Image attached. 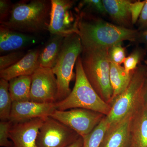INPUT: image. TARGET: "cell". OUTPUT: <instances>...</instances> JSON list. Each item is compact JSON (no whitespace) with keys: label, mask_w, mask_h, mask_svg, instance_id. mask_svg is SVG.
Returning a JSON list of instances; mask_svg holds the SVG:
<instances>
[{"label":"cell","mask_w":147,"mask_h":147,"mask_svg":"<svg viewBox=\"0 0 147 147\" xmlns=\"http://www.w3.org/2000/svg\"><path fill=\"white\" fill-rule=\"evenodd\" d=\"M78 11L77 34L81 38L83 49L110 48L125 40L137 42L138 30L119 26L92 13Z\"/></svg>","instance_id":"1"},{"label":"cell","mask_w":147,"mask_h":147,"mask_svg":"<svg viewBox=\"0 0 147 147\" xmlns=\"http://www.w3.org/2000/svg\"><path fill=\"white\" fill-rule=\"evenodd\" d=\"M51 9V1H21L13 5L8 18L1 25L28 34L48 31Z\"/></svg>","instance_id":"2"},{"label":"cell","mask_w":147,"mask_h":147,"mask_svg":"<svg viewBox=\"0 0 147 147\" xmlns=\"http://www.w3.org/2000/svg\"><path fill=\"white\" fill-rule=\"evenodd\" d=\"M109 48L83 49L81 57L88 81L99 96L110 105L113 90L110 78Z\"/></svg>","instance_id":"3"},{"label":"cell","mask_w":147,"mask_h":147,"mask_svg":"<svg viewBox=\"0 0 147 147\" xmlns=\"http://www.w3.org/2000/svg\"><path fill=\"white\" fill-rule=\"evenodd\" d=\"M75 68V82L73 89L64 99L55 102L56 110L65 111L82 108L108 115L111 106L99 96L88 81L82 66L81 55L76 61Z\"/></svg>","instance_id":"4"},{"label":"cell","mask_w":147,"mask_h":147,"mask_svg":"<svg viewBox=\"0 0 147 147\" xmlns=\"http://www.w3.org/2000/svg\"><path fill=\"white\" fill-rule=\"evenodd\" d=\"M81 38L77 34L65 37L56 65L52 69L58 84L57 101H61L69 94L70 82L76 76L74 68L83 51Z\"/></svg>","instance_id":"5"},{"label":"cell","mask_w":147,"mask_h":147,"mask_svg":"<svg viewBox=\"0 0 147 147\" xmlns=\"http://www.w3.org/2000/svg\"><path fill=\"white\" fill-rule=\"evenodd\" d=\"M147 76V67L141 64L133 72L126 88L111 104L110 113L106 116L110 124L132 113L143 102Z\"/></svg>","instance_id":"6"},{"label":"cell","mask_w":147,"mask_h":147,"mask_svg":"<svg viewBox=\"0 0 147 147\" xmlns=\"http://www.w3.org/2000/svg\"><path fill=\"white\" fill-rule=\"evenodd\" d=\"M51 9L48 31L51 35H58L65 37L78 34L79 11H73L75 1L51 0Z\"/></svg>","instance_id":"7"},{"label":"cell","mask_w":147,"mask_h":147,"mask_svg":"<svg viewBox=\"0 0 147 147\" xmlns=\"http://www.w3.org/2000/svg\"><path fill=\"white\" fill-rule=\"evenodd\" d=\"M105 115L92 110L75 108L61 111L55 110L50 117L68 127L79 136H86L99 124Z\"/></svg>","instance_id":"8"},{"label":"cell","mask_w":147,"mask_h":147,"mask_svg":"<svg viewBox=\"0 0 147 147\" xmlns=\"http://www.w3.org/2000/svg\"><path fill=\"white\" fill-rule=\"evenodd\" d=\"M80 137L73 129L49 116L39 129L36 147H69Z\"/></svg>","instance_id":"9"},{"label":"cell","mask_w":147,"mask_h":147,"mask_svg":"<svg viewBox=\"0 0 147 147\" xmlns=\"http://www.w3.org/2000/svg\"><path fill=\"white\" fill-rule=\"evenodd\" d=\"M31 78L30 101L40 103L57 102V82L52 69L39 67Z\"/></svg>","instance_id":"10"},{"label":"cell","mask_w":147,"mask_h":147,"mask_svg":"<svg viewBox=\"0 0 147 147\" xmlns=\"http://www.w3.org/2000/svg\"><path fill=\"white\" fill-rule=\"evenodd\" d=\"M55 103H40L30 100L13 102L9 121L18 123L47 117L56 110Z\"/></svg>","instance_id":"11"},{"label":"cell","mask_w":147,"mask_h":147,"mask_svg":"<svg viewBox=\"0 0 147 147\" xmlns=\"http://www.w3.org/2000/svg\"><path fill=\"white\" fill-rule=\"evenodd\" d=\"M45 118L12 123L9 131V139L12 147H36V140L39 129Z\"/></svg>","instance_id":"12"},{"label":"cell","mask_w":147,"mask_h":147,"mask_svg":"<svg viewBox=\"0 0 147 147\" xmlns=\"http://www.w3.org/2000/svg\"><path fill=\"white\" fill-rule=\"evenodd\" d=\"M37 41V38L34 35L16 31L0 25V53L1 55L23 50L34 45Z\"/></svg>","instance_id":"13"},{"label":"cell","mask_w":147,"mask_h":147,"mask_svg":"<svg viewBox=\"0 0 147 147\" xmlns=\"http://www.w3.org/2000/svg\"><path fill=\"white\" fill-rule=\"evenodd\" d=\"M131 114L110 124L99 147H129V129Z\"/></svg>","instance_id":"14"},{"label":"cell","mask_w":147,"mask_h":147,"mask_svg":"<svg viewBox=\"0 0 147 147\" xmlns=\"http://www.w3.org/2000/svg\"><path fill=\"white\" fill-rule=\"evenodd\" d=\"M129 147H147V108L144 99L131 114Z\"/></svg>","instance_id":"15"},{"label":"cell","mask_w":147,"mask_h":147,"mask_svg":"<svg viewBox=\"0 0 147 147\" xmlns=\"http://www.w3.org/2000/svg\"><path fill=\"white\" fill-rule=\"evenodd\" d=\"M39 52L40 50L37 49L29 50L17 63L0 71L1 79L9 82L18 76H31L39 67L38 62Z\"/></svg>","instance_id":"16"},{"label":"cell","mask_w":147,"mask_h":147,"mask_svg":"<svg viewBox=\"0 0 147 147\" xmlns=\"http://www.w3.org/2000/svg\"><path fill=\"white\" fill-rule=\"evenodd\" d=\"M107 14L109 15L116 25L132 29L130 0H102Z\"/></svg>","instance_id":"17"},{"label":"cell","mask_w":147,"mask_h":147,"mask_svg":"<svg viewBox=\"0 0 147 147\" xmlns=\"http://www.w3.org/2000/svg\"><path fill=\"white\" fill-rule=\"evenodd\" d=\"M64 37L51 35L44 47L40 50L38 58L39 67L53 69L55 67L60 53Z\"/></svg>","instance_id":"18"},{"label":"cell","mask_w":147,"mask_h":147,"mask_svg":"<svg viewBox=\"0 0 147 147\" xmlns=\"http://www.w3.org/2000/svg\"><path fill=\"white\" fill-rule=\"evenodd\" d=\"M134 71L128 73L124 67L111 62L110 78L113 90L111 105L116 98L121 94L128 86Z\"/></svg>","instance_id":"19"},{"label":"cell","mask_w":147,"mask_h":147,"mask_svg":"<svg viewBox=\"0 0 147 147\" xmlns=\"http://www.w3.org/2000/svg\"><path fill=\"white\" fill-rule=\"evenodd\" d=\"M31 76H22L9 81V90L13 102L30 100Z\"/></svg>","instance_id":"20"},{"label":"cell","mask_w":147,"mask_h":147,"mask_svg":"<svg viewBox=\"0 0 147 147\" xmlns=\"http://www.w3.org/2000/svg\"><path fill=\"white\" fill-rule=\"evenodd\" d=\"M13 101L9 90V82L0 80V119L8 121L10 116Z\"/></svg>","instance_id":"21"},{"label":"cell","mask_w":147,"mask_h":147,"mask_svg":"<svg viewBox=\"0 0 147 147\" xmlns=\"http://www.w3.org/2000/svg\"><path fill=\"white\" fill-rule=\"evenodd\" d=\"M110 125L106 116H105L99 124L90 134L82 137V147H99L103 136Z\"/></svg>","instance_id":"22"},{"label":"cell","mask_w":147,"mask_h":147,"mask_svg":"<svg viewBox=\"0 0 147 147\" xmlns=\"http://www.w3.org/2000/svg\"><path fill=\"white\" fill-rule=\"evenodd\" d=\"M146 50L141 47H136L124 62V67L128 73L134 71L144 58Z\"/></svg>","instance_id":"23"},{"label":"cell","mask_w":147,"mask_h":147,"mask_svg":"<svg viewBox=\"0 0 147 147\" xmlns=\"http://www.w3.org/2000/svg\"><path fill=\"white\" fill-rule=\"evenodd\" d=\"M78 9L87 13L96 12L103 15H107L105 7L101 0H83L79 3Z\"/></svg>","instance_id":"24"},{"label":"cell","mask_w":147,"mask_h":147,"mask_svg":"<svg viewBox=\"0 0 147 147\" xmlns=\"http://www.w3.org/2000/svg\"><path fill=\"white\" fill-rule=\"evenodd\" d=\"M26 53L23 50L11 52L0 57V71L6 69L21 60Z\"/></svg>","instance_id":"25"},{"label":"cell","mask_w":147,"mask_h":147,"mask_svg":"<svg viewBox=\"0 0 147 147\" xmlns=\"http://www.w3.org/2000/svg\"><path fill=\"white\" fill-rule=\"evenodd\" d=\"M122 42H119L112 45L109 50L110 61L121 65L126 58L125 48L122 45Z\"/></svg>","instance_id":"26"},{"label":"cell","mask_w":147,"mask_h":147,"mask_svg":"<svg viewBox=\"0 0 147 147\" xmlns=\"http://www.w3.org/2000/svg\"><path fill=\"white\" fill-rule=\"evenodd\" d=\"M12 123L9 121L0 122V146L12 147L13 144L9 139V131Z\"/></svg>","instance_id":"27"},{"label":"cell","mask_w":147,"mask_h":147,"mask_svg":"<svg viewBox=\"0 0 147 147\" xmlns=\"http://www.w3.org/2000/svg\"><path fill=\"white\" fill-rule=\"evenodd\" d=\"M145 2L146 1H138L132 2L130 4L129 9L132 25H134L138 22Z\"/></svg>","instance_id":"28"},{"label":"cell","mask_w":147,"mask_h":147,"mask_svg":"<svg viewBox=\"0 0 147 147\" xmlns=\"http://www.w3.org/2000/svg\"><path fill=\"white\" fill-rule=\"evenodd\" d=\"M13 4L10 1H0V23L4 22L8 18L12 9Z\"/></svg>","instance_id":"29"},{"label":"cell","mask_w":147,"mask_h":147,"mask_svg":"<svg viewBox=\"0 0 147 147\" xmlns=\"http://www.w3.org/2000/svg\"><path fill=\"white\" fill-rule=\"evenodd\" d=\"M137 23L139 31L147 30V0H146L144 6Z\"/></svg>","instance_id":"30"},{"label":"cell","mask_w":147,"mask_h":147,"mask_svg":"<svg viewBox=\"0 0 147 147\" xmlns=\"http://www.w3.org/2000/svg\"><path fill=\"white\" fill-rule=\"evenodd\" d=\"M137 42L143 43L147 50V30L139 31Z\"/></svg>","instance_id":"31"},{"label":"cell","mask_w":147,"mask_h":147,"mask_svg":"<svg viewBox=\"0 0 147 147\" xmlns=\"http://www.w3.org/2000/svg\"><path fill=\"white\" fill-rule=\"evenodd\" d=\"M83 144V139L80 136L79 139L75 141L69 147H82Z\"/></svg>","instance_id":"32"},{"label":"cell","mask_w":147,"mask_h":147,"mask_svg":"<svg viewBox=\"0 0 147 147\" xmlns=\"http://www.w3.org/2000/svg\"><path fill=\"white\" fill-rule=\"evenodd\" d=\"M144 99L145 105L147 108V76L146 82H145L144 89Z\"/></svg>","instance_id":"33"},{"label":"cell","mask_w":147,"mask_h":147,"mask_svg":"<svg viewBox=\"0 0 147 147\" xmlns=\"http://www.w3.org/2000/svg\"><path fill=\"white\" fill-rule=\"evenodd\" d=\"M144 63L145 64H146V67H147V59L146 60L144 61Z\"/></svg>","instance_id":"34"}]
</instances>
